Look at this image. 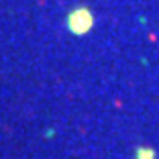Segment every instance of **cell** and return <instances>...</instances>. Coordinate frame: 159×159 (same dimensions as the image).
<instances>
[{"mask_svg": "<svg viewBox=\"0 0 159 159\" xmlns=\"http://www.w3.org/2000/svg\"><path fill=\"white\" fill-rule=\"evenodd\" d=\"M92 27H94V14L92 10L84 8V6L74 8L67 16V29L74 35H86Z\"/></svg>", "mask_w": 159, "mask_h": 159, "instance_id": "cell-1", "label": "cell"}]
</instances>
